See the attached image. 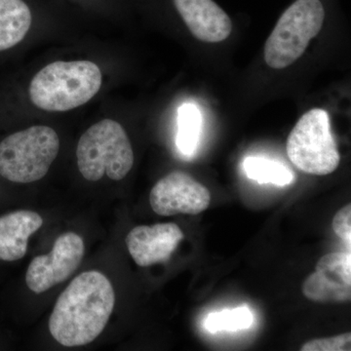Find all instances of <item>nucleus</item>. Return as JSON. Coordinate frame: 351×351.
I'll return each mask as SVG.
<instances>
[{
	"label": "nucleus",
	"mask_w": 351,
	"mask_h": 351,
	"mask_svg": "<svg viewBox=\"0 0 351 351\" xmlns=\"http://www.w3.org/2000/svg\"><path fill=\"white\" fill-rule=\"evenodd\" d=\"M115 304L112 284L96 270L75 277L57 300L49 331L66 348L86 346L107 326Z\"/></svg>",
	"instance_id": "f257e3e1"
},
{
	"label": "nucleus",
	"mask_w": 351,
	"mask_h": 351,
	"mask_svg": "<svg viewBox=\"0 0 351 351\" xmlns=\"http://www.w3.org/2000/svg\"><path fill=\"white\" fill-rule=\"evenodd\" d=\"M100 68L89 61L55 62L29 84L32 104L47 112H68L88 103L101 86Z\"/></svg>",
	"instance_id": "f03ea898"
},
{
	"label": "nucleus",
	"mask_w": 351,
	"mask_h": 351,
	"mask_svg": "<svg viewBox=\"0 0 351 351\" xmlns=\"http://www.w3.org/2000/svg\"><path fill=\"white\" fill-rule=\"evenodd\" d=\"M77 166L83 177L97 182L107 175L113 181L124 179L134 165V152L123 127L112 119L94 124L78 142Z\"/></svg>",
	"instance_id": "7ed1b4c3"
},
{
	"label": "nucleus",
	"mask_w": 351,
	"mask_h": 351,
	"mask_svg": "<svg viewBox=\"0 0 351 351\" xmlns=\"http://www.w3.org/2000/svg\"><path fill=\"white\" fill-rule=\"evenodd\" d=\"M326 15L323 0H295L265 43L263 57L267 66L283 69L294 64L322 29Z\"/></svg>",
	"instance_id": "20e7f679"
},
{
	"label": "nucleus",
	"mask_w": 351,
	"mask_h": 351,
	"mask_svg": "<svg viewBox=\"0 0 351 351\" xmlns=\"http://www.w3.org/2000/svg\"><path fill=\"white\" fill-rule=\"evenodd\" d=\"M60 149L56 132L32 126L0 142V176L17 184L39 181L47 174Z\"/></svg>",
	"instance_id": "39448f33"
},
{
	"label": "nucleus",
	"mask_w": 351,
	"mask_h": 351,
	"mask_svg": "<svg viewBox=\"0 0 351 351\" xmlns=\"http://www.w3.org/2000/svg\"><path fill=\"white\" fill-rule=\"evenodd\" d=\"M286 151L291 162L306 174H332L341 162L328 112L313 108L304 113L289 134Z\"/></svg>",
	"instance_id": "423d86ee"
},
{
	"label": "nucleus",
	"mask_w": 351,
	"mask_h": 351,
	"mask_svg": "<svg viewBox=\"0 0 351 351\" xmlns=\"http://www.w3.org/2000/svg\"><path fill=\"white\" fill-rule=\"evenodd\" d=\"M84 252L80 235L71 232L60 235L49 254L38 256L29 263L25 274L27 287L41 294L64 282L80 267Z\"/></svg>",
	"instance_id": "0eeeda50"
},
{
	"label": "nucleus",
	"mask_w": 351,
	"mask_h": 351,
	"mask_svg": "<svg viewBox=\"0 0 351 351\" xmlns=\"http://www.w3.org/2000/svg\"><path fill=\"white\" fill-rule=\"evenodd\" d=\"M211 202L207 188L182 171H174L156 182L149 195L152 210L160 216L197 215Z\"/></svg>",
	"instance_id": "6e6552de"
},
{
	"label": "nucleus",
	"mask_w": 351,
	"mask_h": 351,
	"mask_svg": "<svg viewBox=\"0 0 351 351\" xmlns=\"http://www.w3.org/2000/svg\"><path fill=\"white\" fill-rule=\"evenodd\" d=\"M184 237L176 223L138 226L127 235L126 245L134 262L138 267H147L169 261Z\"/></svg>",
	"instance_id": "1a4fd4ad"
},
{
	"label": "nucleus",
	"mask_w": 351,
	"mask_h": 351,
	"mask_svg": "<svg viewBox=\"0 0 351 351\" xmlns=\"http://www.w3.org/2000/svg\"><path fill=\"white\" fill-rule=\"evenodd\" d=\"M173 4L198 40L221 43L232 34V19L215 0H173Z\"/></svg>",
	"instance_id": "9d476101"
},
{
	"label": "nucleus",
	"mask_w": 351,
	"mask_h": 351,
	"mask_svg": "<svg viewBox=\"0 0 351 351\" xmlns=\"http://www.w3.org/2000/svg\"><path fill=\"white\" fill-rule=\"evenodd\" d=\"M43 225L40 215L29 210L0 217V261L15 262L24 258L29 237Z\"/></svg>",
	"instance_id": "9b49d317"
},
{
	"label": "nucleus",
	"mask_w": 351,
	"mask_h": 351,
	"mask_svg": "<svg viewBox=\"0 0 351 351\" xmlns=\"http://www.w3.org/2000/svg\"><path fill=\"white\" fill-rule=\"evenodd\" d=\"M243 168L247 177L258 184L284 186L292 184L295 179L294 173L283 164L263 157H247Z\"/></svg>",
	"instance_id": "f8f14e48"
},
{
	"label": "nucleus",
	"mask_w": 351,
	"mask_h": 351,
	"mask_svg": "<svg viewBox=\"0 0 351 351\" xmlns=\"http://www.w3.org/2000/svg\"><path fill=\"white\" fill-rule=\"evenodd\" d=\"M201 113L193 104H186L178 113V134L176 143L182 154L191 156L196 152L201 132Z\"/></svg>",
	"instance_id": "ddd939ff"
},
{
	"label": "nucleus",
	"mask_w": 351,
	"mask_h": 351,
	"mask_svg": "<svg viewBox=\"0 0 351 351\" xmlns=\"http://www.w3.org/2000/svg\"><path fill=\"white\" fill-rule=\"evenodd\" d=\"M302 290L306 299L316 302H346L351 298L350 286L339 285L316 272L307 277Z\"/></svg>",
	"instance_id": "4468645a"
},
{
	"label": "nucleus",
	"mask_w": 351,
	"mask_h": 351,
	"mask_svg": "<svg viewBox=\"0 0 351 351\" xmlns=\"http://www.w3.org/2000/svg\"><path fill=\"white\" fill-rule=\"evenodd\" d=\"M254 315L248 306L225 309L209 314L205 328L210 332H237L249 329L253 325Z\"/></svg>",
	"instance_id": "2eb2a0df"
},
{
	"label": "nucleus",
	"mask_w": 351,
	"mask_h": 351,
	"mask_svg": "<svg viewBox=\"0 0 351 351\" xmlns=\"http://www.w3.org/2000/svg\"><path fill=\"white\" fill-rule=\"evenodd\" d=\"M315 272L332 282L351 287L350 252L323 256L316 263Z\"/></svg>",
	"instance_id": "dca6fc26"
},
{
	"label": "nucleus",
	"mask_w": 351,
	"mask_h": 351,
	"mask_svg": "<svg viewBox=\"0 0 351 351\" xmlns=\"http://www.w3.org/2000/svg\"><path fill=\"white\" fill-rule=\"evenodd\" d=\"M350 332L326 339H316L307 341L302 346V351H350Z\"/></svg>",
	"instance_id": "f3484780"
},
{
	"label": "nucleus",
	"mask_w": 351,
	"mask_h": 351,
	"mask_svg": "<svg viewBox=\"0 0 351 351\" xmlns=\"http://www.w3.org/2000/svg\"><path fill=\"white\" fill-rule=\"evenodd\" d=\"M332 230L337 237L348 244L351 242V205H346L341 208L332 219Z\"/></svg>",
	"instance_id": "a211bd4d"
}]
</instances>
